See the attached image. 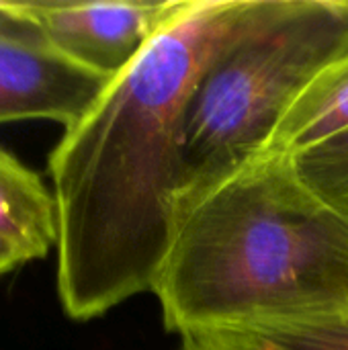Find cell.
Segmentation results:
<instances>
[{"label":"cell","mask_w":348,"mask_h":350,"mask_svg":"<svg viewBox=\"0 0 348 350\" xmlns=\"http://www.w3.org/2000/svg\"><path fill=\"white\" fill-rule=\"evenodd\" d=\"M273 0H183L49 156L57 295L86 322L154 291L183 197V123L207 68Z\"/></svg>","instance_id":"obj_1"},{"label":"cell","mask_w":348,"mask_h":350,"mask_svg":"<svg viewBox=\"0 0 348 350\" xmlns=\"http://www.w3.org/2000/svg\"><path fill=\"white\" fill-rule=\"evenodd\" d=\"M152 293L180 338L348 310V211L260 152L180 209Z\"/></svg>","instance_id":"obj_2"},{"label":"cell","mask_w":348,"mask_h":350,"mask_svg":"<svg viewBox=\"0 0 348 350\" xmlns=\"http://www.w3.org/2000/svg\"><path fill=\"white\" fill-rule=\"evenodd\" d=\"M347 51L348 0H273L189 98L180 209L265 152L299 92Z\"/></svg>","instance_id":"obj_3"},{"label":"cell","mask_w":348,"mask_h":350,"mask_svg":"<svg viewBox=\"0 0 348 350\" xmlns=\"http://www.w3.org/2000/svg\"><path fill=\"white\" fill-rule=\"evenodd\" d=\"M109 82L64 57L16 2L0 0V123L49 119L68 129Z\"/></svg>","instance_id":"obj_4"},{"label":"cell","mask_w":348,"mask_h":350,"mask_svg":"<svg viewBox=\"0 0 348 350\" xmlns=\"http://www.w3.org/2000/svg\"><path fill=\"white\" fill-rule=\"evenodd\" d=\"M180 4L183 0L16 2L64 57L107 80L135 62Z\"/></svg>","instance_id":"obj_5"},{"label":"cell","mask_w":348,"mask_h":350,"mask_svg":"<svg viewBox=\"0 0 348 350\" xmlns=\"http://www.w3.org/2000/svg\"><path fill=\"white\" fill-rule=\"evenodd\" d=\"M0 244L21 265L57 246V207L41 176L0 148Z\"/></svg>","instance_id":"obj_6"},{"label":"cell","mask_w":348,"mask_h":350,"mask_svg":"<svg viewBox=\"0 0 348 350\" xmlns=\"http://www.w3.org/2000/svg\"><path fill=\"white\" fill-rule=\"evenodd\" d=\"M348 129V51L291 103L265 152L297 156Z\"/></svg>","instance_id":"obj_7"},{"label":"cell","mask_w":348,"mask_h":350,"mask_svg":"<svg viewBox=\"0 0 348 350\" xmlns=\"http://www.w3.org/2000/svg\"><path fill=\"white\" fill-rule=\"evenodd\" d=\"M267 350H348V310L258 322L238 330Z\"/></svg>","instance_id":"obj_8"},{"label":"cell","mask_w":348,"mask_h":350,"mask_svg":"<svg viewBox=\"0 0 348 350\" xmlns=\"http://www.w3.org/2000/svg\"><path fill=\"white\" fill-rule=\"evenodd\" d=\"M291 158L297 174L316 195L348 211V129Z\"/></svg>","instance_id":"obj_9"},{"label":"cell","mask_w":348,"mask_h":350,"mask_svg":"<svg viewBox=\"0 0 348 350\" xmlns=\"http://www.w3.org/2000/svg\"><path fill=\"white\" fill-rule=\"evenodd\" d=\"M180 350H267L236 332H207L183 338Z\"/></svg>","instance_id":"obj_10"},{"label":"cell","mask_w":348,"mask_h":350,"mask_svg":"<svg viewBox=\"0 0 348 350\" xmlns=\"http://www.w3.org/2000/svg\"><path fill=\"white\" fill-rule=\"evenodd\" d=\"M16 265H21L18 256H16L10 248H6L4 244H0V275L8 273V271L14 269Z\"/></svg>","instance_id":"obj_11"}]
</instances>
